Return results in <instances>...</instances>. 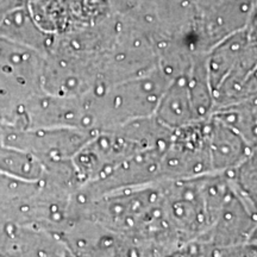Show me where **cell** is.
<instances>
[{
    "instance_id": "obj_1",
    "label": "cell",
    "mask_w": 257,
    "mask_h": 257,
    "mask_svg": "<svg viewBox=\"0 0 257 257\" xmlns=\"http://www.w3.org/2000/svg\"><path fill=\"white\" fill-rule=\"evenodd\" d=\"M167 220L181 245L198 239L208 227L201 176L161 182Z\"/></svg>"
},
{
    "instance_id": "obj_2",
    "label": "cell",
    "mask_w": 257,
    "mask_h": 257,
    "mask_svg": "<svg viewBox=\"0 0 257 257\" xmlns=\"http://www.w3.org/2000/svg\"><path fill=\"white\" fill-rule=\"evenodd\" d=\"M211 173L206 119L175 130L172 141L161 156V181L193 179Z\"/></svg>"
},
{
    "instance_id": "obj_3",
    "label": "cell",
    "mask_w": 257,
    "mask_h": 257,
    "mask_svg": "<svg viewBox=\"0 0 257 257\" xmlns=\"http://www.w3.org/2000/svg\"><path fill=\"white\" fill-rule=\"evenodd\" d=\"M257 213L239 194L230 179V187L208 229L198 240L218 250L236 248L249 242ZM197 240V239H195Z\"/></svg>"
},
{
    "instance_id": "obj_4",
    "label": "cell",
    "mask_w": 257,
    "mask_h": 257,
    "mask_svg": "<svg viewBox=\"0 0 257 257\" xmlns=\"http://www.w3.org/2000/svg\"><path fill=\"white\" fill-rule=\"evenodd\" d=\"M206 143L212 173L218 174L232 172L252 150L239 134L213 117L206 119Z\"/></svg>"
},
{
    "instance_id": "obj_5",
    "label": "cell",
    "mask_w": 257,
    "mask_h": 257,
    "mask_svg": "<svg viewBox=\"0 0 257 257\" xmlns=\"http://www.w3.org/2000/svg\"><path fill=\"white\" fill-rule=\"evenodd\" d=\"M154 115L161 124L173 131L201 121L195 114L185 75H180L169 82Z\"/></svg>"
},
{
    "instance_id": "obj_6",
    "label": "cell",
    "mask_w": 257,
    "mask_h": 257,
    "mask_svg": "<svg viewBox=\"0 0 257 257\" xmlns=\"http://www.w3.org/2000/svg\"><path fill=\"white\" fill-rule=\"evenodd\" d=\"M250 38L251 36L248 30L243 29L221 40L206 53V68L213 95L214 91L226 78L244 49L248 47Z\"/></svg>"
},
{
    "instance_id": "obj_7",
    "label": "cell",
    "mask_w": 257,
    "mask_h": 257,
    "mask_svg": "<svg viewBox=\"0 0 257 257\" xmlns=\"http://www.w3.org/2000/svg\"><path fill=\"white\" fill-rule=\"evenodd\" d=\"M210 117L221 121L239 134L253 148L257 143V96L221 106Z\"/></svg>"
},
{
    "instance_id": "obj_8",
    "label": "cell",
    "mask_w": 257,
    "mask_h": 257,
    "mask_svg": "<svg viewBox=\"0 0 257 257\" xmlns=\"http://www.w3.org/2000/svg\"><path fill=\"white\" fill-rule=\"evenodd\" d=\"M227 174L244 200L257 213V156L251 152L236 169Z\"/></svg>"
},
{
    "instance_id": "obj_9",
    "label": "cell",
    "mask_w": 257,
    "mask_h": 257,
    "mask_svg": "<svg viewBox=\"0 0 257 257\" xmlns=\"http://www.w3.org/2000/svg\"><path fill=\"white\" fill-rule=\"evenodd\" d=\"M246 30H248L250 36L257 35V0H255V3H253L251 12H250L248 24H246Z\"/></svg>"
},
{
    "instance_id": "obj_10",
    "label": "cell",
    "mask_w": 257,
    "mask_h": 257,
    "mask_svg": "<svg viewBox=\"0 0 257 257\" xmlns=\"http://www.w3.org/2000/svg\"><path fill=\"white\" fill-rule=\"evenodd\" d=\"M249 243H255V244H257V219H256L255 227H253V230H252V232H251V236H250Z\"/></svg>"
},
{
    "instance_id": "obj_11",
    "label": "cell",
    "mask_w": 257,
    "mask_h": 257,
    "mask_svg": "<svg viewBox=\"0 0 257 257\" xmlns=\"http://www.w3.org/2000/svg\"><path fill=\"white\" fill-rule=\"evenodd\" d=\"M251 152H252L253 154H255V155L257 156V143H256V146L252 148V150H251Z\"/></svg>"
}]
</instances>
